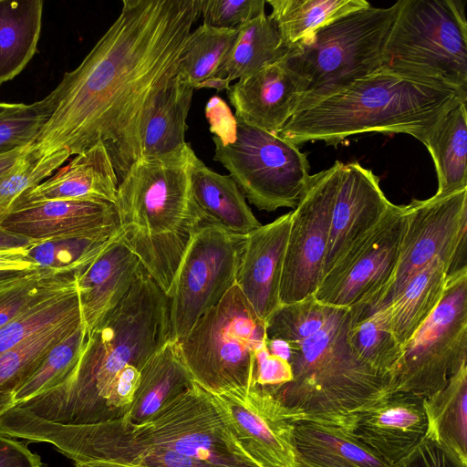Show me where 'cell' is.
I'll return each instance as SVG.
<instances>
[{
    "mask_svg": "<svg viewBox=\"0 0 467 467\" xmlns=\"http://www.w3.org/2000/svg\"><path fill=\"white\" fill-rule=\"evenodd\" d=\"M200 0H123L82 62L53 91L51 113L31 150L78 155L102 142L119 182L141 158L149 113L178 73Z\"/></svg>",
    "mask_w": 467,
    "mask_h": 467,
    "instance_id": "6da1fadb",
    "label": "cell"
},
{
    "mask_svg": "<svg viewBox=\"0 0 467 467\" xmlns=\"http://www.w3.org/2000/svg\"><path fill=\"white\" fill-rule=\"evenodd\" d=\"M169 339L167 296L144 269L119 305L88 334L69 378L16 407L67 425L109 421L108 400L119 374L129 365L141 370Z\"/></svg>",
    "mask_w": 467,
    "mask_h": 467,
    "instance_id": "7a4b0ae2",
    "label": "cell"
},
{
    "mask_svg": "<svg viewBox=\"0 0 467 467\" xmlns=\"http://www.w3.org/2000/svg\"><path fill=\"white\" fill-rule=\"evenodd\" d=\"M467 97L381 67L298 109L277 135L299 146L337 145L367 132L405 133L424 145L440 119Z\"/></svg>",
    "mask_w": 467,
    "mask_h": 467,
    "instance_id": "3957f363",
    "label": "cell"
},
{
    "mask_svg": "<svg viewBox=\"0 0 467 467\" xmlns=\"http://www.w3.org/2000/svg\"><path fill=\"white\" fill-rule=\"evenodd\" d=\"M191 144L140 158L119 182L115 207L124 243L167 294L192 232L202 222L191 186Z\"/></svg>",
    "mask_w": 467,
    "mask_h": 467,
    "instance_id": "277c9868",
    "label": "cell"
},
{
    "mask_svg": "<svg viewBox=\"0 0 467 467\" xmlns=\"http://www.w3.org/2000/svg\"><path fill=\"white\" fill-rule=\"evenodd\" d=\"M348 315V308L337 307L319 331L290 346L293 379L269 392L297 421L353 432L358 413L389 393V378L364 365L349 349Z\"/></svg>",
    "mask_w": 467,
    "mask_h": 467,
    "instance_id": "5b68a950",
    "label": "cell"
},
{
    "mask_svg": "<svg viewBox=\"0 0 467 467\" xmlns=\"http://www.w3.org/2000/svg\"><path fill=\"white\" fill-rule=\"evenodd\" d=\"M398 8L396 2L389 7L368 5L351 11L291 48L284 61L305 86L298 109L382 67L383 48Z\"/></svg>",
    "mask_w": 467,
    "mask_h": 467,
    "instance_id": "8992f818",
    "label": "cell"
},
{
    "mask_svg": "<svg viewBox=\"0 0 467 467\" xmlns=\"http://www.w3.org/2000/svg\"><path fill=\"white\" fill-rule=\"evenodd\" d=\"M382 67L467 97V21L459 0H400Z\"/></svg>",
    "mask_w": 467,
    "mask_h": 467,
    "instance_id": "52a82bcc",
    "label": "cell"
},
{
    "mask_svg": "<svg viewBox=\"0 0 467 467\" xmlns=\"http://www.w3.org/2000/svg\"><path fill=\"white\" fill-rule=\"evenodd\" d=\"M265 323L234 285L178 343L193 381L213 395L253 384Z\"/></svg>",
    "mask_w": 467,
    "mask_h": 467,
    "instance_id": "ba28073f",
    "label": "cell"
},
{
    "mask_svg": "<svg viewBox=\"0 0 467 467\" xmlns=\"http://www.w3.org/2000/svg\"><path fill=\"white\" fill-rule=\"evenodd\" d=\"M109 422L132 438L215 467H261L238 444L214 395L195 382L142 423Z\"/></svg>",
    "mask_w": 467,
    "mask_h": 467,
    "instance_id": "9c48e42d",
    "label": "cell"
},
{
    "mask_svg": "<svg viewBox=\"0 0 467 467\" xmlns=\"http://www.w3.org/2000/svg\"><path fill=\"white\" fill-rule=\"evenodd\" d=\"M467 363V267L448 275L443 296L403 348L389 392L429 397Z\"/></svg>",
    "mask_w": 467,
    "mask_h": 467,
    "instance_id": "30bf717a",
    "label": "cell"
},
{
    "mask_svg": "<svg viewBox=\"0 0 467 467\" xmlns=\"http://www.w3.org/2000/svg\"><path fill=\"white\" fill-rule=\"evenodd\" d=\"M236 120L234 143L223 144L213 136L214 161L229 171L244 198L257 209H295L310 176L306 155L276 133Z\"/></svg>",
    "mask_w": 467,
    "mask_h": 467,
    "instance_id": "8fae6325",
    "label": "cell"
},
{
    "mask_svg": "<svg viewBox=\"0 0 467 467\" xmlns=\"http://www.w3.org/2000/svg\"><path fill=\"white\" fill-rule=\"evenodd\" d=\"M245 239L202 221L192 232L166 294L171 340L184 337L235 285Z\"/></svg>",
    "mask_w": 467,
    "mask_h": 467,
    "instance_id": "7c38bea8",
    "label": "cell"
},
{
    "mask_svg": "<svg viewBox=\"0 0 467 467\" xmlns=\"http://www.w3.org/2000/svg\"><path fill=\"white\" fill-rule=\"evenodd\" d=\"M7 434L27 442L50 443L74 462H107L132 467H215L132 438L109 421L67 425L16 408L9 418Z\"/></svg>",
    "mask_w": 467,
    "mask_h": 467,
    "instance_id": "4fadbf2b",
    "label": "cell"
},
{
    "mask_svg": "<svg viewBox=\"0 0 467 467\" xmlns=\"http://www.w3.org/2000/svg\"><path fill=\"white\" fill-rule=\"evenodd\" d=\"M406 223L398 263L384 290L364 303L387 305L410 278L434 258L448 267V275L466 265L467 189L446 196L413 199L405 205Z\"/></svg>",
    "mask_w": 467,
    "mask_h": 467,
    "instance_id": "5bb4252c",
    "label": "cell"
},
{
    "mask_svg": "<svg viewBox=\"0 0 467 467\" xmlns=\"http://www.w3.org/2000/svg\"><path fill=\"white\" fill-rule=\"evenodd\" d=\"M337 184L335 162L309 176L291 212L280 283L281 305L314 295L322 280Z\"/></svg>",
    "mask_w": 467,
    "mask_h": 467,
    "instance_id": "9a60e30c",
    "label": "cell"
},
{
    "mask_svg": "<svg viewBox=\"0 0 467 467\" xmlns=\"http://www.w3.org/2000/svg\"><path fill=\"white\" fill-rule=\"evenodd\" d=\"M405 223V205L392 204L324 275L315 298L333 307L350 308L378 296L395 271Z\"/></svg>",
    "mask_w": 467,
    "mask_h": 467,
    "instance_id": "2e32d148",
    "label": "cell"
},
{
    "mask_svg": "<svg viewBox=\"0 0 467 467\" xmlns=\"http://www.w3.org/2000/svg\"><path fill=\"white\" fill-rule=\"evenodd\" d=\"M240 447L261 467H299L293 413L265 389L252 384L218 395Z\"/></svg>",
    "mask_w": 467,
    "mask_h": 467,
    "instance_id": "e0dca14e",
    "label": "cell"
},
{
    "mask_svg": "<svg viewBox=\"0 0 467 467\" xmlns=\"http://www.w3.org/2000/svg\"><path fill=\"white\" fill-rule=\"evenodd\" d=\"M337 184L324 263V275L381 220L391 203L372 171L358 161H336Z\"/></svg>",
    "mask_w": 467,
    "mask_h": 467,
    "instance_id": "ac0fdd59",
    "label": "cell"
},
{
    "mask_svg": "<svg viewBox=\"0 0 467 467\" xmlns=\"http://www.w3.org/2000/svg\"><path fill=\"white\" fill-rule=\"evenodd\" d=\"M0 229L33 243L92 236L119 230L115 204L95 200H57L16 206Z\"/></svg>",
    "mask_w": 467,
    "mask_h": 467,
    "instance_id": "d6986e66",
    "label": "cell"
},
{
    "mask_svg": "<svg viewBox=\"0 0 467 467\" xmlns=\"http://www.w3.org/2000/svg\"><path fill=\"white\" fill-rule=\"evenodd\" d=\"M423 397L391 392L357 416L355 437L394 465L418 445L427 432Z\"/></svg>",
    "mask_w": 467,
    "mask_h": 467,
    "instance_id": "ffe728a7",
    "label": "cell"
},
{
    "mask_svg": "<svg viewBox=\"0 0 467 467\" xmlns=\"http://www.w3.org/2000/svg\"><path fill=\"white\" fill-rule=\"evenodd\" d=\"M304 89L302 78L282 59L238 79L227 96L236 119L277 134L297 111Z\"/></svg>",
    "mask_w": 467,
    "mask_h": 467,
    "instance_id": "44dd1931",
    "label": "cell"
},
{
    "mask_svg": "<svg viewBox=\"0 0 467 467\" xmlns=\"http://www.w3.org/2000/svg\"><path fill=\"white\" fill-rule=\"evenodd\" d=\"M291 212L246 234L235 285L265 324L281 306L280 283Z\"/></svg>",
    "mask_w": 467,
    "mask_h": 467,
    "instance_id": "7402d4cb",
    "label": "cell"
},
{
    "mask_svg": "<svg viewBox=\"0 0 467 467\" xmlns=\"http://www.w3.org/2000/svg\"><path fill=\"white\" fill-rule=\"evenodd\" d=\"M144 271L120 235L85 270L78 274L82 322L92 332L124 299Z\"/></svg>",
    "mask_w": 467,
    "mask_h": 467,
    "instance_id": "603a6c76",
    "label": "cell"
},
{
    "mask_svg": "<svg viewBox=\"0 0 467 467\" xmlns=\"http://www.w3.org/2000/svg\"><path fill=\"white\" fill-rule=\"evenodd\" d=\"M119 179L102 142L75 155L50 177L24 192L11 208L57 200H95L115 203ZM10 211V210H9Z\"/></svg>",
    "mask_w": 467,
    "mask_h": 467,
    "instance_id": "cb8c5ba5",
    "label": "cell"
},
{
    "mask_svg": "<svg viewBox=\"0 0 467 467\" xmlns=\"http://www.w3.org/2000/svg\"><path fill=\"white\" fill-rule=\"evenodd\" d=\"M191 186L202 222L240 235L262 225L234 179L213 171L197 156L192 161Z\"/></svg>",
    "mask_w": 467,
    "mask_h": 467,
    "instance_id": "d4e9b609",
    "label": "cell"
},
{
    "mask_svg": "<svg viewBox=\"0 0 467 467\" xmlns=\"http://www.w3.org/2000/svg\"><path fill=\"white\" fill-rule=\"evenodd\" d=\"M294 441L299 467H392L359 441L353 432L298 420Z\"/></svg>",
    "mask_w": 467,
    "mask_h": 467,
    "instance_id": "484cf974",
    "label": "cell"
},
{
    "mask_svg": "<svg viewBox=\"0 0 467 467\" xmlns=\"http://www.w3.org/2000/svg\"><path fill=\"white\" fill-rule=\"evenodd\" d=\"M193 384L178 343L169 339L140 370L132 403L122 420L134 424L142 423Z\"/></svg>",
    "mask_w": 467,
    "mask_h": 467,
    "instance_id": "4316f807",
    "label": "cell"
},
{
    "mask_svg": "<svg viewBox=\"0 0 467 467\" xmlns=\"http://www.w3.org/2000/svg\"><path fill=\"white\" fill-rule=\"evenodd\" d=\"M349 309L346 341L352 354L383 377H390L403 352L390 325L389 305L358 304Z\"/></svg>",
    "mask_w": 467,
    "mask_h": 467,
    "instance_id": "83f0119b",
    "label": "cell"
},
{
    "mask_svg": "<svg viewBox=\"0 0 467 467\" xmlns=\"http://www.w3.org/2000/svg\"><path fill=\"white\" fill-rule=\"evenodd\" d=\"M426 437L467 465V363L451 375L443 389L425 397Z\"/></svg>",
    "mask_w": 467,
    "mask_h": 467,
    "instance_id": "f1b7e54d",
    "label": "cell"
},
{
    "mask_svg": "<svg viewBox=\"0 0 467 467\" xmlns=\"http://www.w3.org/2000/svg\"><path fill=\"white\" fill-rule=\"evenodd\" d=\"M447 280V265L434 258L387 304L392 332L402 348L440 304Z\"/></svg>",
    "mask_w": 467,
    "mask_h": 467,
    "instance_id": "f546056e",
    "label": "cell"
},
{
    "mask_svg": "<svg viewBox=\"0 0 467 467\" xmlns=\"http://www.w3.org/2000/svg\"><path fill=\"white\" fill-rule=\"evenodd\" d=\"M42 0H0V85L13 79L36 52Z\"/></svg>",
    "mask_w": 467,
    "mask_h": 467,
    "instance_id": "4dcf8cb0",
    "label": "cell"
},
{
    "mask_svg": "<svg viewBox=\"0 0 467 467\" xmlns=\"http://www.w3.org/2000/svg\"><path fill=\"white\" fill-rule=\"evenodd\" d=\"M194 88L178 75L159 95L146 120L141 158L158 157L183 148L186 119Z\"/></svg>",
    "mask_w": 467,
    "mask_h": 467,
    "instance_id": "1f68e13d",
    "label": "cell"
},
{
    "mask_svg": "<svg viewBox=\"0 0 467 467\" xmlns=\"http://www.w3.org/2000/svg\"><path fill=\"white\" fill-rule=\"evenodd\" d=\"M436 169L435 196H446L467 189L466 102L449 110L430 133L425 144Z\"/></svg>",
    "mask_w": 467,
    "mask_h": 467,
    "instance_id": "d6a6232c",
    "label": "cell"
},
{
    "mask_svg": "<svg viewBox=\"0 0 467 467\" xmlns=\"http://www.w3.org/2000/svg\"><path fill=\"white\" fill-rule=\"evenodd\" d=\"M232 50L216 74L229 83L284 59L291 48L265 13L240 26Z\"/></svg>",
    "mask_w": 467,
    "mask_h": 467,
    "instance_id": "836d02e7",
    "label": "cell"
},
{
    "mask_svg": "<svg viewBox=\"0 0 467 467\" xmlns=\"http://www.w3.org/2000/svg\"><path fill=\"white\" fill-rule=\"evenodd\" d=\"M270 17L290 48L330 21L370 5L365 0H268Z\"/></svg>",
    "mask_w": 467,
    "mask_h": 467,
    "instance_id": "e575fe53",
    "label": "cell"
},
{
    "mask_svg": "<svg viewBox=\"0 0 467 467\" xmlns=\"http://www.w3.org/2000/svg\"><path fill=\"white\" fill-rule=\"evenodd\" d=\"M78 272L37 268L0 285V327L38 305L78 287Z\"/></svg>",
    "mask_w": 467,
    "mask_h": 467,
    "instance_id": "d590c367",
    "label": "cell"
},
{
    "mask_svg": "<svg viewBox=\"0 0 467 467\" xmlns=\"http://www.w3.org/2000/svg\"><path fill=\"white\" fill-rule=\"evenodd\" d=\"M81 323V314H78L1 353L0 392H16L36 370L47 352Z\"/></svg>",
    "mask_w": 467,
    "mask_h": 467,
    "instance_id": "8d00e7d4",
    "label": "cell"
},
{
    "mask_svg": "<svg viewBox=\"0 0 467 467\" xmlns=\"http://www.w3.org/2000/svg\"><path fill=\"white\" fill-rule=\"evenodd\" d=\"M237 33V28H215L204 24L192 31L179 60V78L195 89L200 83L215 77L230 54Z\"/></svg>",
    "mask_w": 467,
    "mask_h": 467,
    "instance_id": "74e56055",
    "label": "cell"
},
{
    "mask_svg": "<svg viewBox=\"0 0 467 467\" xmlns=\"http://www.w3.org/2000/svg\"><path fill=\"white\" fill-rule=\"evenodd\" d=\"M120 230L32 243L26 257L38 267L78 274L91 265L119 235Z\"/></svg>",
    "mask_w": 467,
    "mask_h": 467,
    "instance_id": "f35d334b",
    "label": "cell"
},
{
    "mask_svg": "<svg viewBox=\"0 0 467 467\" xmlns=\"http://www.w3.org/2000/svg\"><path fill=\"white\" fill-rule=\"evenodd\" d=\"M88 338V332L82 322L75 331L57 343L32 376L15 392L16 405L64 383L78 366Z\"/></svg>",
    "mask_w": 467,
    "mask_h": 467,
    "instance_id": "ab89813d",
    "label": "cell"
},
{
    "mask_svg": "<svg viewBox=\"0 0 467 467\" xmlns=\"http://www.w3.org/2000/svg\"><path fill=\"white\" fill-rule=\"evenodd\" d=\"M336 308L320 303L313 295L282 304L265 324L266 338L297 345L319 331Z\"/></svg>",
    "mask_w": 467,
    "mask_h": 467,
    "instance_id": "60d3db41",
    "label": "cell"
},
{
    "mask_svg": "<svg viewBox=\"0 0 467 467\" xmlns=\"http://www.w3.org/2000/svg\"><path fill=\"white\" fill-rule=\"evenodd\" d=\"M78 314L81 313L77 287L38 305L0 327V354Z\"/></svg>",
    "mask_w": 467,
    "mask_h": 467,
    "instance_id": "b9f144b4",
    "label": "cell"
},
{
    "mask_svg": "<svg viewBox=\"0 0 467 467\" xmlns=\"http://www.w3.org/2000/svg\"><path fill=\"white\" fill-rule=\"evenodd\" d=\"M31 144L17 163L0 177V222L24 192L50 177L70 158L67 150L39 157Z\"/></svg>",
    "mask_w": 467,
    "mask_h": 467,
    "instance_id": "7bdbcfd3",
    "label": "cell"
},
{
    "mask_svg": "<svg viewBox=\"0 0 467 467\" xmlns=\"http://www.w3.org/2000/svg\"><path fill=\"white\" fill-rule=\"evenodd\" d=\"M55 102L51 91L43 99L0 118V155L33 143L47 120Z\"/></svg>",
    "mask_w": 467,
    "mask_h": 467,
    "instance_id": "ee69618b",
    "label": "cell"
},
{
    "mask_svg": "<svg viewBox=\"0 0 467 467\" xmlns=\"http://www.w3.org/2000/svg\"><path fill=\"white\" fill-rule=\"evenodd\" d=\"M265 0H200V15L206 26L234 29L265 14Z\"/></svg>",
    "mask_w": 467,
    "mask_h": 467,
    "instance_id": "f6af8a7d",
    "label": "cell"
},
{
    "mask_svg": "<svg viewBox=\"0 0 467 467\" xmlns=\"http://www.w3.org/2000/svg\"><path fill=\"white\" fill-rule=\"evenodd\" d=\"M292 379L293 370L290 363L269 352L265 337L255 351L253 383L270 391Z\"/></svg>",
    "mask_w": 467,
    "mask_h": 467,
    "instance_id": "bcb514c9",
    "label": "cell"
},
{
    "mask_svg": "<svg viewBox=\"0 0 467 467\" xmlns=\"http://www.w3.org/2000/svg\"><path fill=\"white\" fill-rule=\"evenodd\" d=\"M392 467H467L428 437Z\"/></svg>",
    "mask_w": 467,
    "mask_h": 467,
    "instance_id": "7dc6e473",
    "label": "cell"
},
{
    "mask_svg": "<svg viewBox=\"0 0 467 467\" xmlns=\"http://www.w3.org/2000/svg\"><path fill=\"white\" fill-rule=\"evenodd\" d=\"M205 117L213 137L223 144L234 143L237 133V120L227 103L219 96H213L205 105Z\"/></svg>",
    "mask_w": 467,
    "mask_h": 467,
    "instance_id": "c3c4849f",
    "label": "cell"
},
{
    "mask_svg": "<svg viewBox=\"0 0 467 467\" xmlns=\"http://www.w3.org/2000/svg\"><path fill=\"white\" fill-rule=\"evenodd\" d=\"M0 467H47L26 442L0 434Z\"/></svg>",
    "mask_w": 467,
    "mask_h": 467,
    "instance_id": "681fc988",
    "label": "cell"
},
{
    "mask_svg": "<svg viewBox=\"0 0 467 467\" xmlns=\"http://www.w3.org/2000/svg\"><path fill=\"white\" fill-rule=\"evenodd\" d=\"M26 248L0 250V270L37 268L38 266L26 257Z\"/></svg>",
    "mask_w": 467,
    "mask_h": 467,
    "instance_id": "f907efd6",
    "label": "cell"
},
{
    "mask_svg": "<svg viewBox=\"0 0 467 467\" xmlns=\"http://www.w3.org/2000/svg\"><path fill=\"white\" fill-rule=\"evenodd\" d=\"M33 242L10 234L0 229V250L26 249Z\"/></svg>",
    "mask_w": 467,
    "mask_h": 467,
    "instance_id": "816d5d0a",
    "label": "cell"
},
{
    "mask_svg": "<svg viewBox=\"0 0 467 467\" xmlns=\"http://www.w3.org/2000/svg\"><path fill=\"white\" fill-rule=\"evenodd\" d=\"M26 147L0 155V177L11 170L17 163V161L25 153Z\"/></svg>",
    "mask_w": 467,
    "mask_h": 467,
    "instance_id": "f5cc1de1",
    "label": "cell"
},
{
    "mask_svg": "<svg viewBox=\"0 0 467 467\" xmlns=\"http://www.w3.org/2000/svg\"><path fill=\"white\" fill-rule=\"evenodd\" d=\"M230 83L223 78H211L202 83H200L195 89L200 88H214L217 92L223 90H228L230 88Z\"/></svg>",
    "mask_w": 467,
    "mask_h": 467,
    "instance_id": "db71d44e",
    "label": "cell"
},
{
    "mask_svg": "<svg viewBox=\"0 0 467 467\" xmlns=\"http://www.w3.org/2000/svg\"><path fill=\"white\" fill-rule=\"evenodd\" d=\"M39 268V267H37ZM5 269L0 270V285L14 281L26 274L37 269Z\"/></svg>",
    "mask_w": 467,
    "mask_h": 467,
    "instance_id": "11a10c76",
    "label": "cell"
},
{
    "mask_svg": "<svg viewBox=\"0 0 467 467\" xmlns=\"http://www.w3.org/2000/svg\"><path fill=\"white\" fill-rule=\"evenodd\" d=\"M15 405V392H0V416Z\"/></svg>",
    "mask_w": 467,
    "mask_h": 467,
    "instance_id": "9f6ffc18",
    "label": "cell"
},
{
    "mask_svg": "<svg viewBox=\"0 0 467 467\" xmlns=\"http://www.w3.org/2000/svg\"><path fill=\"white\" fill-rule=\"evenodd\" d=\"M24 103L0 102V118L23 108Z\"/></svg>",
    "mask_w": 467,
    "mask_h": 467,
    "instance_id": "6f0895ef",
    "label": "cell"
},
{
    "mask_svg": "<svg viewBox=\"0 0 467 467\" xmlns=\"http://www.w3.org/2000/svg\"><path fill=\"white\" fill-rule=\"evenodd\" d=\"M76 467H132L115 464L107 462H75Z\"/></svg>",
    "mask_w": 467,
    "mask_h": 467,
    "instance_id": "680465c9",
    "label": "cell"
}]
</instances>
